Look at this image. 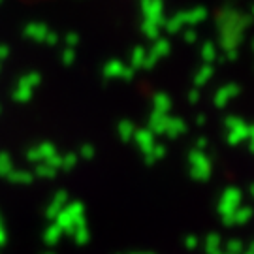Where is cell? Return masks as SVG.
Masks as SVG:
<instances>
[{
	"label": "cell",
	"mask_w": 254,
	"mask_h": 254,
	"mask_svg": "<svg viewBox=\"0 0 254 254\" xmlns=\"http://www.w3.org/2000/svg\"><path fill=\"white\" fill-rule=\"evenodd\" d=\"M145 57H147V49L143 46H136L132 49V53H130V68H134V70H141L143 68V63H145Z\"/></svg>",
	"instance_id": "cell-23"
},
{
	"label": "cell",
	"mask_w": 254,
	"mask_h": 254,
	"mask_svg": "<svg viewBox=\"0 0 254 254\" xmlns=\"http://www.w3.org/2000/svg\"><path fill=\"white\" fill-rule=\"evenodd\" d=\"M154 57H158V59H164V57H168L170 51H172V44H170V40L168 38H158L156 42H153V47L149 49Z\"/></svg>",
	"instance_id": "cell-24"
},
{
	"label": "cell",
	"mask_w": 254,
	"mask_h": 254,
	"mask_svg": "<svg viewBox=\"0 0 254 254\" xmlns=\"http://www.w3.org/2000/svg\"><path fill=\"white\" fill-rule=\"evenodd\" d=\"M224 128H226L224 139H226V143L230 147H237L241 145L243 141H249V128H251V125L239 115H228L224 119Z\"/></svg>",
	"instance_id": "cell-5"
},
{
	"label": "cell",
	"mask_w": 254,
	"mask_h": 254,
	"mask_svg": "<svg viewBox=\"0 0 254 254\" xmlns=\"http://www.w3.org/2000/svg\"><path fill=\"white\" fill-rule=\"evenodd\" d=\"M251 49H253V53H254V38H253V42H251Z\"/></svg>",
	"instance_id": "cell-53"
},
{
	"label": "cell",
	"mask_w": 254,
	"mask_h": 254,
	"mask_svg": "<svg viewBox=\"0 0 254 254\" xmlns=\"http://www.w3.org/2000/svg\"><path fill=\"white\" fill-rule=\"evenodd\" d=\"M0 72H2V64H0Z\"/></svg>",
	"instance_id": "cell-55"
},
{
	"label": "cell",
	"mask_w": 254,
	"mask_h": 254,
	"mask_svg": "<svg viewBox=\"0 0 254 254\" xmlns=\"http://www.w3.org/2000/svg\"><path fill=\"white\" fill-rule=\"evenodd\" d=\"M55 224L61 228L63 232H66V234H73L75 228L87 224L83 201H79V200L68 201V205L61 211V215L55 218Z\"/></svg>",
	"instance_id": "cell-3"
},
{
	"label": "cell",
	"mask_w": 254,
	"mask_h": 254,
	"mask_svg": "<svg viewBox=\"0 0 254 254\" xmlns=\"http://www.w3.org/2000/svg\"><path fill=\"white\" fill-rule=\"evenodd\" d=\"M187 100H189V104H190V106H196V104H198V102L201 100V92H200V89H196V87H194V89H192V91L189 92Z\"/></svg>",
	"instance_id": "cell-41"
},
{
	"label": "cell",
	"mask_w": 254,
	"mask_h": 254,
	"mask_svg": "<svg viewBox=\"0 0 254 254\" xmlns=\"http://www.w3.org/2000/svg\"><path fill=\"white\" fill-rule=\"evenodd\" d=\"M170 109H172V98H170V94H166V92H156L153 96V111L170 115Z\"/></svg>",
	"instance_id": "cell-20"
},
{
	"label": "cell",
	"mask_w": 254,
	"mask_h": 254,
	"mask_svg": "<svg viewBox=\"0 0 254 254\" xmlns=\"http://www.w3.org/2000/svg\"><path fill=\"white\" fill-rule=\"evenodd\" d=\"M183 17H185V27L194 28L196 25H201L209 17V9L205 6H196L190 9H183Z\"/></svg>",
	"instance_id": "cell-13"
},
{
	"label": "cell",
	"mask_w": 254,
	"mask_h": 254,
	"mask_svg": "<svg viewBox=\"0 0 254 254\" xmlns=\"http://www.w3.org/2000/svg\"><path fill=\"white\" fill-rule=\"evenodd\" d=\"M136 125L132 123V121H128V119H123V121H119L117 125V134L121 137V141L123 143H128V141H132L134 139V134H136Z\"/></svg>",
	"instance_id": "cell-18"
},
{
	"label": "cell",
	"mask_w": 254,
	"mask_h": 254,
	"mask_svg": "<svg viewBox=\"0 0 254 254\" xmlns=\"http://www.w3.org/2000/svg\"><path fill=\"white\" fill-rule=\"evenodd\" d=\"M168 119H170V115H164V113H158V111H151L149 121H147V128L153 132L154 136H162L164 132H166V127H168Z\"/></svg>",
	"instance_id": "cell-15"
},
{
	"label": "cell",
	"mask_w": 254,
	"mask_h": 254,
	"mask_svg": "<svg viewBox=\"0 0 254 254\" xmlns=\"http://www.w3.org/2000/svg\"><path fill=\"white\" fill-rule=\"evenodd\" d=\"M134 143L139 149V153L143 156H149L153 154V149L156 145V139H154V134L149 130V128H137L136 134H134Z\"/></svg>",
	"instance_id": "cell-11"
},
{
	"label": "cell",
	"mask_w": 254,
	"mask_h": 254,
	"mask_svg": "<svg viewBox=\"0 0 254 254\" xmlns=\"http://www.w3.org/2000/svg\"><path fill=\"white\" fill-rule=\"evenodd\" d=\"M183 27H185L183 11H175L172 17H166L164 28H166L168 34H179V32H183Z\"/></svg>",
	"instance_id": "cell-19"
},
{
	"label": "cell",
	"mask_w": 254,
	"mask_h": 254,
	"mask_svg": "<svg viewBox=\"0 0 254 254\" xmlns=\"http://www.w3.org/2000/svg\"><path fill=\"white\" fill-rule=\"evenodd\" d=\"M6 179H8L11 185H32L34 173L30 172V170H13Z\"/></svg>",
	"instance_id": "cell-22"
},
{
	"label": "cell",
	"mask_w": 254,
	"mask_h": 254,
	"mask_svg": "<svg viewBox=\"0 0 254 254\" xmlns=\"http://www.w3.org/2000/svg\"><path fill=\"white\" fill-rule=\"evenodd\" d=\"M32 96H34V89H30L21 81L15 83V87L11 91V100L17 102V104H27V102L32 100Z\"/></svg>",
	"instance_id": "cell-17"
},
{
	"label": "cell",
	"mask_w": 254,
	"mask_h": 254,
	"mask_svg": "<svg viewBox=\"0 0 254 254\" xmlns=\"http://www.w3.org/2000/svg\"><path fill=\"white\" fill-rule=\"evenodd\" d=\"M209 145V141H207V137H196V141H194V149H198V151H205Z\"/></svg>",
	"instance_id": "cell-42"
},
{
	"label": "cell",
	"mask_w": 254,
	"mask_h": 254,
	"mask_svg": "<svg viewBox=\"0 0 254 254\" xmlns=\"http://www.w3.org/2000/svg\"><path fill=\"white\" fill-rule=\"evenodd\" d=\"M17 81L25 83V85L30 87V89H36L38 85L42 83V73L40 72H28V73H25V75H21Z\"/></svg>",
	"instance_id": "cell-29"
},
{
	"label": "cell",
	"mask_w": 254,
	"mask_h": 254,
	"mask_svg": "<svg viewBox=\"0 0 254 254\" xmlns=\"http://www.w3.org/2000/svg\"><path fill=\"white\" fill-rule=\"evenodd\" d=\"M34 177H40V179H55L57 177V170H53V168H49L47 164H36V168H34Z\"/></svg>",
	"instance_id": "cell-27"
},
{
	"label": "cell",
	"mask_w": 254,
	"mask_h": 254,
	"mask_svg": "<svg viewBox=\"0 0 254 254\" xmlns=\"http://www.w3.org/2000/svg\"><path fill=\"white\" fill-rule=\"evenodd\" d=\"M196 245H198V239H196V237H194V236L187 237V247H189V249H194Z\"/></svg>",
	"instance_id": "cell-48"
},
{
	"label": "cell",
	"mask_w": 254,
	"mask_h": 254,
	"mask_svg": "<svg viewBox=\"0 0 254 254\" xmlns=\"http://www.w3.org/2000/svg\"><path fill=\"white\" fill-rule=\"evenodd\" d=\"M55 154H59L57 145L51 143V141H42V143H38L34 147H28L27 153H25V158H27L28 162L42 164V162H47Z\"/></svg>",
	"instance_id": "cell-8"
},
{
	"label": "cell",
	"mask_w": 254,
	"mask_h": 254,
	"mask_svg": "<svg viewBox=\"0 0 254 254\" xmlns=\"http://www.w3.org/2000/svg\"><path fill=\"white\" fill-rule=\"evenodd\" d=\"M49 32H51V28L47 27L46 23H40V21H32V23H27L23 27V38L32 40L36 44H46Z\"/></svg>",
	"instance_id": "cell-10"
},
{
	"label": "cell",
	"mask_w": 254,
	"mask_h": 254,
	"mask_svg": "<svg viewBox=\"0 0 254 254\" xmlns=\"http://www.w3.org/2000/svg\"><path fill=\"white\" fill-rule=\"evenodd\" d=\"M200 57H201V61H203V64L215 63V61L218 59L217 44H215V42H211V40L203 42V44H201V49H200Z\"/></svg>",
	"instance_id": "cell-21"
},
{
	"label": "cell",
	"mask_w": 254,
	"mask_h": 254,
	"mask_svg": "<svg viewBox=\"0 0 254 254\" xmlns=\"http://www.w3.org/2000/svg\"><path fill=\"white\" fill-rule=\"evenodd\" d=\"M139 9H141L143 21L158 28H164V23H166L164 0H139Z\"/></svg>",
	"instance_id": "cell-6"
},
{
	"label": "cell",
	"mask_w": 254,
	"mask_h": 254,
	"mask_svg": "<svg viewBox=\"0 0 254 254\" xmlns=\"http://www.w3.org/2000/svg\"><path fill=\"white\" fill-rule=\"evenodd\" d=\"M241 249H243V245H241L239 241H230V243H228V251H230V253H239Z\"/></svg>",
	"instance_id": "cell-45"
},
{
	"label": "cell",
	"mask_w": 254,
	"mask_h": 254,
	"mask_svg": "<svg viewBox=\"0 0 254 254\" xmlns=\"http://www.w3.org/2000/svg\"><path fill=\"white\" fill-rule=\"evenodd\" d=\"M75 57H77V53L72 47H64L63 51H61V61H63L64 66H72L75 63Z\"/></svg>",
	"instance_id": "cell-33"
},
{
	"label": "cell",
	"mask_w": 254,
	"mask_h": 254,
	"mask_svg": "<svg viewBox=\"0 0 254 254\" xmlns=\"http://www.w3.org/2000/svg\"><path fill=\"white\" fill-rule=\"evenodd\" d=\"M207 253L209 254H218V245H220V237L217 234H209L207 236Z\"/></svg>",
	"instance_id": "cell-35"
},
{
	"label": "cell",
	"mask_w": 254,
	"mask_h": 254,
	"mask_svg": "<svg viewBox=\"0 0 254 254\" xmlns=\"http://www.w3.org/2000/svg\"><path fill=\"white\" fill-rule=\"evenodd\" d=\"M213 75H215V66L213 64H201L200 68H198V72L194 73V87L196 89H200V87H205L211 79H213Z\"/></svg>",
	"instance_id": "cell-16"
},
{
	"label": "cell",
	"mask_w": 254,
	"mask_h": 254,
	"mask_svg": "<svg viewBox=\"0 0 254 254\" xmlns=\"http://www.w3.org/2000/svg\"><path fill=\"white\" fill-rule=\"evenodd\" d=\"M79 40H81V38H79L77 32H68V34H64V46L75 49V47L79 46Z\"/></svg>",
	"instance_id": "cell-36"
},
{
	"label": "cell",
	"mask_w": 254,
	"mask_h": 254,
	"mask_svg": "<svg viewBox=\"0 0 254 254\" xmlns=\"http://www.w3.org/2000/svg\"><path fill=\"white\" fill-rule=\"evenodd\" d=\"M94 154H96V149H94V145H91V143H83V145L79 147V153H77V156H79V158H83V160H92V158H94Z\"/></svg>",
	"instance_id": "cell-34"
},
{
	"label": "cell",
	"mask_w": 254,
	"mask_h": 254,
	"mask_svg": "<svg viewBox=\"0 0 254 254\" xmlns=\"http://www.w3.org/2000/svg\"><path fill=\"white\" fill-rule=\"evenodd\" d=\"M8 57H9V47L6 44H0V63L6 61Z\"/></svg>",
	"instance_id": "cell-46"
},
{
	"label": "cell",
	"mask_w": 254,
	"mask_h": 254,
	"mask_svg": "<svg viewBox=\"0 0 254 254\" xmlns=\"http://www.w3.org/2000/svg\"><path fill=\"white\" fill-rule=\"evenodd\" d=\"M166 154H168V147L164 145V143H156L153 149V158L158 162V160H162V158H166Z\"/></svg>",
	"instance_id": "cell-37"
},
{
	"label": "cell",
	"mask_w": 254,
	"mask_h": 254,
	"mask_svg": "<svg viewBox=\"0 0 254 254\" xmlns=\"http://www.w3.org/2000/svg\"><path fill=\"white\" fill-rule=\"evenodd\" d=\"M241 203H243V190L239 187H234V185L226 187L222 194L218 196L217 211L226 226L234 224V215H236L237 209L241 207Z\"/></svg>",
	"instance_id": "cell-2"
},
{
	"label": "cell",
	"mask_w": 254,
	"mask_h": 254,
	"mask_svg": "<svg viewBox=\"0 0 254 254\" xmlns=\"http://www.w3.org/2000/svg\"><path fill=\"white\" fill-rule=\"evenodd\" d=\"M73 236V239H75V243L77 245H85L87 241H89V230H87V224H83V226H79V228H75V232L72 234Z\"/></svg>",
	"instance_id": "cell-32"
},
{
	"label": "cell",
	"mask_w": 254,
	"mask_h": 254,
	"mask_svg": "<svg viewBox=\"0 0 254 254\" xmlns=\"http://www.w3.org/2000/svg\"><path fill=\"white\" fill-rule=\"evenodd\" d=\"M183 40H185L187 44H196V42H198V32L190 27L185 28V30H183Z\"/></svg>",
	"instance_id": "cell-38"
},
{
	"label": "cell",
	"mask_w": 254,
	"mask_h": 254,
	"mask_svg": "<svg viewBox=\"0 0 254 254\" xmlns=\"http://www.w3.org/2000/svg\"><path fill=\"white\" fill-rule=\"evenodd\" d=\"M68 201H70V196H68V192L66 190H57L53 194V198H51V201L47 203L46 207V217L49 218V220H55V218L61 215V211H63L66 205H68Z\"/></svg>",
	"instance_id": "cell-12"
},
{
	"label": "cell",
	"mask_w": 254,
	"mask_h": 254,
	"mask_svg": "<svg viewBox=\"0 0 254 254\" xmlns=\"http://www.w3.org/2000/svg\"><path fill=\"white\" fill-rule=\"evenodd\" d=\"M13 170H15V166H13L11 154H9L8 151H0V177L6 179Z\"/></svg>",
	"instance_id": "cell-25"
},
{
	"label": "cell",
	"mask_w": 254,
	"mask_h": 254,
	"mask_svg": "<svg viewBox=\"0 0 254 254\" xmlns=\"http://www.w3.org/2000/svg\"><path fill=\"white\" fill-rule=\"evenodd\" d=\"M189 173L194 181L198 183H207L213 175V160L211 156L205 154V151H198L192 149L189 153Z\"/></svg>",
	"instance_id": "cell-4"
},
{
	"label": "cell",
	"mask_w": 254,
	"mask_h": 254,
	"mask_svg": "<svg viewBox=\"0 0 254 254\" xmlns=\"http://www.w3.org/2000/svg\"><path fill=\"white\" fill-rule=\"evenodd\" d=\"M254 215V209L251 205H241L234 215V224H247Z\"/></svg>",
	"instance_id": "cell-26"
},
{
	"label": "cell",
	"mask_w": 254,
	"mask_h": 254,
	"mask_svg": "<svg viewBox=\"0 0 254 254\" xmlns=\"http://www.w3.org/2000/svg\"><path fill=\"white\" fill-rule=\"evenodd\" d=\"M254 19L251 15L237 9L234 4H224L215 15V28L218 34V46L228 51H239V46L245 40L247 28L253 25Z\"/></svg>",
	"instance_id": "cell-1"
},
{
	"label": "cell",
	"mask_w": 254,
	"mask_h": 254,
	"mask_svg": "<svg viewBox=\"0 0 254 254\" xmlns=\"http://www.w3.org/2000/svg\"><path fill=\"white\" fill-rule=\"evenodd\" d=\"M44 164H47L49 168H53V170H63V154L59 153V154H55V156H51L47 162H44Z\"/></svg>",
	"instance_id": "cell-39"
},
{
	"label": "cell",
	"mask_w": 254,
	"mask_h": 254,
	"mask_svg": "<svg viewBox=\"0 0 254 254\" xmlns=\"http://www.w3.org/2000/svg\"><path fill=\"white\" fill-rule=\"evenodd\" d=\"M247 145H249V151L254 154V125H251V128H249V141H247Z\"/></svg>",
	"instance_id": "cell-44"
},
{
	"label": "cell",
	"mask_w": 254,
	"mask_h": 254,
	"mask_svg": "<svg viewBox=\"0 0 254 254\" xmlns=\"http://www.w3.org/2000/svg\"><path fill=\"white\" fill-rule=\"evenodd\" d=\"M249 194L253 196V200H254V183H253V185H251V187H249Z\"/></svg>",
	"instance_id": "cell-51"
},
{
	"label": "cell",
	"mask_w": 254,
	"mask_h": 254,
	"mask_svg": "<svg viewBox=\"0 0 254 254\" xmlns=\"http://www.w3.org/2000/svg\"><path fill=\"white\" fill-rule=\"evenodd\" d=\"M158 61H160V59H158V57H154V55L151 53V51H147L145 63H143V70H153L154 66H156V64H158Z\"/></svg>",
	"instance_id": "cell-40"
},
{
	"label": "cell",
	"mask_w": 254,
	"mask_h": 254,
	"mask_svg": "<svg viewBox=\"0 0 254 254\" xmlns=\"http://www.w3.org/2000/svg\"><path fill=\"white\" fill-rule=\"evenodd\" d=\"M4 241H6V230H4L2 220H0V245H4Z\"/></svg>",
	"instance_id": "cell-49"
},
{
	"label": "cell",
	"mask_w": 254,
	"mask_h": 254,
	"mask_svg": "<svg viewBox=\"0 0 254 254\" xmlns=\"http://www.w3.org/2000/svg\"><path fill=\"white\" fill-rule=\"evenodd\" d=\"M239 94H241V87L237 83H226V85L218 87L217 92L213 94V104H215L217 109H224Z\"/></svg>",
	"instance_id": "cell-9"
},
{
	"label": "cell",
	"mask_w": 254,
	"mask_h": 254,
	"mask_svg": "<svg viewBox=\"0 0 254 254\" xmlns=\"http://www.w3.org/2000/svg\"><path fill=\"white\" fill-rule=\"evenodd\" d=\"M0 115H2V106H0Z\"/></svg>",
	"instance_id": "cell-54"
},
{
	"label": "cell",
	"mask_w": 254,
	"mask_h": 254,
	"mask_svg": "<svg viewBox=\"0 0 254 254\" xmlns=\"http://www.w3.org/2000/svg\"><path fill=\"white\" fill-rule=\"evenodd\" d=\"M59 40H61V36H59V34H57V32H55V30H51V32H49V34H47V40H46V44L47 46H57V44H59Z\"/></svg>",
	"instance_id": "cell-43"
},
{
	"label": "cell",
	"mask_w": 254,
	"mask_h": 254,
	"mask_svg": "<svg viewBox=\"0 0 254 254\" xmlns=\"http://www.w3.org/2000/svg\"><path fill=\"white\" fill-rule=\"evenodd\" d=\"M0 4H2V0H0Z\"/></svg>",
	"instance_id": "cell-57"
},
{
	"label": "cell",
	"mask_w": 254,
	"mask_h": 254,
	"mask_svg": "<svg viewBox=\"0 0 254 254\" xmlns=\"http://www.w3.org/2000/svg\"><path fill=\"white\" fill-rule=\"evenodd\" d=\"M194 121H196V125H198V127H203L207 119H205V115H196V119H194Z\"/></svg>",
	"instance_id": "cell-50"
},
{
	"label": "cell",
	"mask_w": 254,
	"mask_h": 254,
	"mask_svg": "<svg viewBox=\"0 0 254 254\" xmlns=\"http://www.w3.org/2000/svg\"><path fill=\"white\" fill-rule=\"evenodd\" d=\"M102 75L106 79H123V81H132L136 70L130 68L128 64H125L119 59H109L108 63L102 66Z\"/></svg>",
	"instance_id": "cell-7"
},
{
	"label": "cell",
	"mask_w": 254,
	"mask_h": 254,
	"mask_svg": "<svg viewBox=\"0 0 254 254\" xmlns=\"http://www.w3.org/2000/svg\"><path fill=\"white\" fill-rule=\"evenodd\" d=\"M253 251H254V243H253Z\"/></svg>",
	"instance_id": "cell-56"
},
{
	"label": "cell",
	"mask_w": 254,
	"mask_h": 254,
	"mask_svg": "<svg viewBox=\"0 0 254 254\" xmlns=\"http://www.w3.org/2000/svg\"><path fill=\"white\" fill-rule=\"evenodd\" d=\"M63 236V230L57 226V224H49L46 230V234H44V239H46L47 245H55L59 239Z\"/></svg>",
	"instance_id": "cell-28"
},
{
	"label": "cell",
	"mask_w": 254,
	"mask_h": 254,
	"mask_svg": "<svg viewBox=\"0 0 254 254\" xmlns=\"http://www.w3.org/2000/svg\"><path fill=\"white\" fill-rule=\"evenodd\" d=\"M79 162V156L77 153H66L63 154V170L64 172H72L73 168Z\"/></svg>",
	"instance_id": "cell-31"
},
{
	"label": "cell",
	"mask_w": 254,
	"mask_h": 254,
	"mask_svg": "<svg viewBox=\"0 0 254 254\" xmlns=\"http://www.w3.org/2000/svg\"><path fill=\"white\" fill-rule=\"evenodd\" d=\"M141 32H143V36L147 40H151V42H156L158 38H160V28L151 25V23H147V21H141Z\"/></svg>",
	"instance_id": "cell-30"
},
{
	"label": "cell",
	"mask_w": 254,
	"mask_h": 254,
	"mask_svg": "<svg viewBox=\"0 0 254 254\" xmlns=\"http://www.w3.org/2000/svg\"><path fill=\"white\" fill-rule=\"evenodd\" d=\"M237 55H239V51H228V53L222 55V59H224V61H230V63H234V61H237Z\"/></svg>",
	"instance_id": "cell-47"
},
{
	"label": "cell",
	"mask_w": 254,
	"mask_h": 254,
	"mask_svg": "<svg viewBox=\"0 0 254 254\" xmlns=\"http://www.w3.org/2000/svg\"><path fill=\"white\" fill-rule=\"evenodd\" d=\"M187 121L181 117H172L168 119V127H166V132H164V136H168L170 139H177V137H181L183 134H187Z\"/></svg>",
	"instance_id": "cell-14"
},
{
	"label": "cell",
	"mask_w": 254,
	"mask_h": 254,
	"mask_svg": "<svg viewBox=\"0 0 254 254\" xmlns=\"http://www.w3.org/2000/svg\"><path fill=\"white\" fill-rule=\"evenodd\" d=\"M251 17L254 19V4H253V9H251Z\"/></svg>",
	"instance_id": "cell-52"
}]
</instances>
